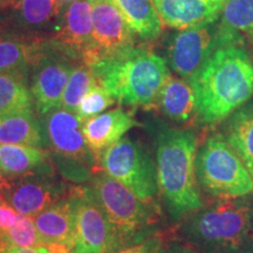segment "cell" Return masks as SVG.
I'll return each instance as SVG.
<instances>
[{
	"instance_id": "obj_10",
	"label": "cell",
	"mask_w": 253,
	"mask_h": 253,
	"mask_svg": "<svg viewBox=\"0 0 253 253\" xmlns=\"http://www.w3.org/2000/svg\"><path fill=\"white\" fill-rule=\"evenodd\" d=\"M77 221L73 253H116L121 250L118 235L91 188H73Z\"/></svg>"
},
{
	"instance_id": "obj_37",
	"label": "cell",
	"mask_w": 253,
	"mask_h": 253,
	"mask_svg": "<svg viewBox=\"0 0 253 253\" xmlns=\"http://www.w3.org/2000/svg\"><path fill=\"white\" fill-rule=\"evenodd\" d=\"M56 1L60 2V4H61L62 6H67L69 4H72V2L78 1V0H56Z\"/></svg>"
},
{
	"instance_id": "obj_17",
	"label": "cell",
	"mask_w": 253,
	"mask_h": 253,
	"mask_svg": "<svg viewBox=\"0 0 253 253\" xmlns=\"http://www.w3.org/2000/svg\"><path fill=\"white\" fill-rule=\"evenodd\" d=\"M138 126L140 123L131 112L115 108L87 120L84 123V135L91 154L99 161L104 150L121 140L128 130Z\"/></svg>"
},
{
	"instance_id": "obj_4",
	"label": "cell",
	"mask_w": 253,
	"mask_h": 253,
	"mask_svg": "<svg viewBox=\"0 0 253 253\" xmlns=\"http://www.w3.org/2000/svg\"><path fill=\"white\" fill-rule=\"evenodd\" d=\"M182 233L204 253H253V194L203 207L185 218Z\"/></svg>"
},
{
	"instance_id": "obj_25",
	"label": "cell",
	"mask_w": 253,
	"mask_h": 253,
	"mask_svg": "<svg viewBox=\"0 0 253 253\" xmlns=\"http://www.w3.org/2000/svg\"><path fill=\"white\" fill-rule=\"evenodd\" d=\"M33 102L26 78L0 73V122L14 114L33 109Z\"/></svg>"
},
{
	"instance_id": "obj_19",
	"label": "cell",
	"mask_w": 253,
	"mask_h": 253,
	"mask_svg": "<svg viewBox=\"0 0 253 253\" xmlns=\"http://www.w3.org/2000/svg\"><path fill=\"white\" fill-rule=\"evenodd\" d=\"M220 134L253 179V101L243 104L221 122Z\"/></svg>"
},
{
	"instance_id": "obj_22",
	"label": "cell",
	"mask_w": 253,
	"mask_h": 253,
	"mask_svg": "<svg viewBox=\"0 0 253 253\" xmlns=\"http://www.w3.org/2000/svg\"><path fill=\"white\" fill-rule=\"evenodd\" d=\"M119 9L135 36L154 41L162 33L161 21L153 0H109Z\"/></svg>"
},
{
	"instance_id": "obj_18",
	"label": "cell",
	"mask_w": 253,
	"mask_h": 253,
	"mask_svg": "<svg viewBox=\"0 0 253 253\" xmlns=\"http://www.w3.org/2000/svg\"><path fill=\"white\" fill-rule=\"evenodd\" d=\"M56 0H17L11 7V23L17 30L38 36L56 33L62 12Z\"/></svg>"
},
{
	"instance_id": "obj_38",
	"label": "cell",
	"mask_w": 253,
	"mask_h": 253,
	"mask_svg": "<svg viewBox=\"0 0 253 253\" xmlns=\"http://www.w3.org/2000/svg\"><path fill=\"white\" fill-rule=\"evenodd\" d=\"M216 1H220V2H223V1H224V0H216Z\"/></svg>"
},
{
	"instance_id": "obj_6",
	"label": "cell",
	"mask_w": 253,
	"mask_h": 253,
	"mask_svg": "<svg viewBox=\"0 0 253 253\" xmlns=\"http://www.w3.org/2000/svg\"><path fill=\"white\" fill-rule=\"evenodd\" d=\"M91 191L109 218L121 250L153 236L150 233L156 224L153 203L141 201L121 182L104 171L94 176Z\"/></svg>"
},
{
	"instance_id": "obj_12",
	"label": "cell",
	"mask_w": 253,
	"mask_h": 253,
	"mask_svg": "<svg viewBox=\"0 0 253 253\" xmlns=\"http://www.w3.org/2000/svg\"><path fill=\"white\" fill-rule=\"evenodd\" d=\"M40 122L46 145L52 148L55 156L84 167L96 161L86 143L84 121L77 113L59 107L42 115Z\"/></svg>"
},
{
	"instance_id": "obj_14",
	"label": "cell",
	"mask_w": 253,
	"mask_h": 253,
	"mask_svg": "<svg viewBox=\"0 0 253 253\" xmlns=\"http://www.w3.org/2000/svg\"><path fill=\"white\" fill-rule=\"evenodd\" d=\"M77 221V201L71 190L69 196L61 198L34 218L37 230L43 245L61 253H73Z\"/></svg>"
},
{
	"instance_id": "obj_5",
	"label": "cell",
	"mask_w": 253,
	"mask_h": 253,
	"mask_svg": "<svg viewBox=\"0 0 253 253\" xmlns=\"http://www.w3.org/2000/svg\"><path fill=\"white\" fill-rule=\"evenodd\" d=\"M195 172L199 189L216 201L253 194L251 175L220 131L198 147Z\"/></svg>"
},
{
	"instance_id": "obj_2",
	"label": "cell",
	"mask_w": 253,
	"mask_h": 253,
	"mask_svg": "<svg viewBox=\"0 0 253 253\" xmlns=\"http://www.w3.org/2000/svg\"><path fill=\"white\" fill-rule=\"evenodd\" d=\"M154 132L158 192L170 217L181 220L204 207L195 172L197 134L163 122Z\"/></svg>"
},
{
	"instance_id": "obj_28",
	"label": "cell",
	"mask_w": 253,
	"mask_h": 253,
	"mask_svg": "<svg viewBox=\"0 0 253 253\" xmlns=\"http://www.w3.org/2000/svg\"><path fill=\"white\" fill-rule=\"evenodd\" d=\"M0 237L9 248H33L45 246L38 232L36 223L32 217L21 216L9 229L1 231Z\"/></svg>"
},
{
	"instance_id": "obj_26",
	"label": "cell",
	"mask_w": 253,
	"mask_h": 253,
	"mask_svg": "<svg viewBox=\"0 0 253 253\" xmlns=\"http://www.w3.org/2000/svg\"><path fill=\"white\" fill-rule=\"evenodd\" d=\"M219 21L245 45L253 46V0H224Z\"/></svg>"
},
{
	"instance_id": "obj_33",
	"label": "cell",
	"mask_w": 253,
	"mask_h": 253,
	"mask_svg": "<svg viewBox=\"0 0 253 253\" xmlns=\"http://www.w3.org/2000/svg\"><path fill=\"white\" fill-rule=\"evenodd\" d=\"M8 178L9 177L0 172V201H4V199L6 201V195H7L8 190L12 185V182Z\"/></svg>"
},
{
	"instance_id": "obj_20",
	"label": "cell",
	"mask_w": 253,
	"mask_h": 253,
	"mask_svg": "<svg viewBox=\"0 0 253 253\" xmlns=\"http://www.w3.org/2000/svg\"><path fill=\"white\" fill-rule=\"evenodd\" d=\"M157 107L168 119L179 125H188L192 120H197L196 97L191 84L172 74L161 90Z\"/></svg>"
},
{
	"instance_id": "obj_29",
	"label": "cell",
	"mask_w": 253,
	"mask_h": 253,
	"mask_svg": "<svg viewBox=\"0 0 253 253\" xmlns=\"http://www.w3.org/2000/svg\"><path fill=\"white\" fill-rule=\"evenodd\" d=\"M114 103H115V99L112 96V94L101 84H96L82 100L77 110V114L86 122L87 120L94 118L99 114H102Z\"/></svg>"
},
{
	"instance_id": "obj_24",
	"label": "cell",
	"mask_w": 253,
	"mask_h": 253,
	"mask_svg": "<svg viewBox=\"0 0 253 253\" xmlns=\"http://www.w3.org/2000/svg\"><path fill=\"white\" fill-rule=\"evenodd\" d=\"M48 158L49 154L42 148L0 143V172L9 178L36 171Z\"/></svg>"
},
{
	"instance_id": "obj_35",
	"label": "cell",
	"mask_w": 253,
	"mask_h": 253,
	"mask_svg": "<svg viewBox=\"0 0 253 253\" xmlns=\"http://www.w3.org/2000/svg\"><path fill=\"white\" fill-rule=\"evenodd\" d=\"M9 246L4 242V239L0 237V253H8Z\"/></svg>"
},
{
	"instance_id": "obj_9",
	"label": "cell",
	"mask_w": 253,
	"mask_h": 253,
	"mask_svg": "<svg viewBox=\"0 0 253 253\" xmlns=\"http://www.w3.org/2000/svg\"><path fill=\"white\" fill-rule=\"evenodd\" d=\"M107 175L118 179L145 203H153L158 192L156 163L145 148L131 138H121L101 154Z\"/></svg>"
},
{
	"instance_id": "obj_16",
	"label": "cell",
	"mask_w": 253,
	"mask_h": 253,
	"mask_svg": "<svg viewBox=\"0 0 253 253\" xmlns=\"http://www.w3.org/2000/svg\"><path fill=\"white\" fill-rule=\"evenodd\" d=\"M93 5L94 0H78L65 6L54 37L80 61L91 43Z\"/></svg>"
},
{
	"instance_id": "obj_23",
	"label": "cell",
	"mask_w": 253,
	"mask_h": 253,
	"mask_svg": "<svg viewBox=\"0 0 253 253\" xmlns=\"http://www.w3.org/2000/svg\"><path fill=\"white\" fill-rule=\"evenodd\" d=\"M0 143L42 148L46 145L41 122L33 109L14 114L0 122Z\"/></svg>"
},
{
	"instance_id": "obj_8",
	"label": "cell",
	"mask_w": 253,
	"mask_h": 253,
	"mask_svg": "<svg viewBox=\"0 0 253 253\" xmlns=\"http://www.w3.org/2000/svg\"><path fill=\"white\" fill-rule=\"evenodd\" d=\"M81 62L54 39H41L31 67V94L41 116L61 107L63 91L73 69Z\"/></svg>"
},
{
	"instance_id": "obj_32",
	"label": "cell",
	"mask_w": 253,
	"mask_h": 253,
	"mask_svg": "<svg viewBox=\"0 0 253 253\" xmlns=\"http://www.w3.org/2000/svg\"><path fill=\"white\" fill-rule=\"evenodd\" d=\"M8 253H61L49 246H33V248H9Z\"/></svg>"
},
{
	"instance_id": "obj_15",
	"label": "cell",
	"mask_w": 253,
	"mask_h": 253,
	"mask_svg": "<svg viewBox=\"0 0 253 253\" xmlns=\"http://www.w3.org/2000/svg\"><path fill=\"white\" fill-rule=\"evenodd\" d=\"M163 26L175 30L218 20L223 2L216 0H153Z\"/></svg>"
},
{
	"instance_id": "obj_13",
	"label": "cell",
	"mask_w": 253,
	"mask_h": 253,
	"mask_svg": "<svg viewBox=\"0 0 253 253\" xmlns=\"http://www.w3.org/2000/svg\"><path fill=\"white\" fill-rule=\"evenodd\" d=\"M63 184L56 181L52 169L43 164L36 171L17 177L6 201L21 216L36 217L62 198Z\"/></svg>"
},
{
	"instance_id": "obj_3",
	"label": "cell",
	"mask_w": 253,
	"mask_h": 253,
	"mask_svg": "<svg viewBox=\"0 0 253 253\" xmlns=\"http://www.w3.org/2000/svg\"><path fill=\"white\" fill-rule=\"evenodd\" d=\"M96 82L122 106L155 109L171 75L166 59L144 47H131L89 66Z\"/></svg>"
},
{
	"instance_id": "obj_31",
	"label": "cell",
	"mask_w": 253,
	"mask_h": 253,
	"mask_svg": "<svg viewBox=\"0 0 253 253\" xmlns=\"http://www.w3.org/2000/svg\"><path fill=\"white\" fill-rule=\"evenodd\" d=\"M20 217L21 214L18 213L7 201H0V232L13 226Z\"/></svg>"
},
{
	"instance_id": "obj_1",
	"label": "cell",
	"mask_w": 253,
	"mask_h": 253,
	"mask_svg": "<svg viewBox=\"0 0 253 253\" xmlns=\"http://www.w3.org/2000/svg\"><path fill=\"white\" fill-rule=\"evenodd\" d=\"M189 84L197 121L205 126L221 123L253 96V61L248 48H219Z\"/></svg>"
},
{
	"instance_id": "obj_21",
	"label": "cell",
	"mask_w": 253,
	"mask_h": 253,
	"mask_svg": "<svg viewBox=\"0 0 253 253\" xmlns=\"http://www.w3.org/2000/svg\"><path fill=\"white\" fill-rule=\"evenodd\" d=\"M40 38H26L0 32V73L26 78L36 58Z\"/></svg>"
},
{
	"instance_id": "obj_36",
	"label": "cell",
	"mask_w": 253,
	"mask_h": 253,
	"mask_svg": "<svg viewBox=\"0 0 253 253\" xmlns=\"http://www.w3.org/2000/svg\"><path fill=\"white\" fill-rule=\"evenodd\" d=\"M168 253H192L186 251L185 249H179V248H172V249H168Z\"/></svg>"
},
{
	"instance_id": "obj_30",
	"label": "cell",
	"mask_w": 253,
	"mask_h": 253,
	"mask_svg": "<svg viewBox=\"0 0 253 253\" xmlns=\"http://www.w3.org/2000/svg\"><path fill=\"white\" fill-rule=\"evenodd\" d=\"M116 253H168V249L162 237L153 235L137 244L120 250Z\"/></svg>"
},
{
	"instance_id": "obj_11",
	"label": "cell",
	"mask_w": 253,
	"mask_h": 253,
	"mask_svg": "<svg viewBox=\"0 0 253 253\" xmlns=\"http://www.w3.org/2000/svg\"><path fill=\"white\" fill-rule=\"evenodd\" d=\"M135 34L109 0H94L91 43L81 62L87 66L134 47Z\"/></svg>"
},
{
	"instance_id": "obj_27",
	"label": "cell",
	"mask_w": 253,
	"mask_h": 253,
	"mask_svg": "<svg viewBox=\"0 0 253 253\" xmlns=\"http://www.w3.org/2000/svg\"><path fill=\"white\" fill-rule=\"evenodd\" d=\"M93 72L89 66L79 62L73 69L68 84L63 91L61 107L62 108L77 113V110L91 88L96 84Z\"/></svg>"
},
{
	"instance_id": "obj_34",
	"label": "cell",
	"mask_w": 253,
	"mask_h": 253,
	"mask_svg": "<svg viewBox=\"0 0 253 253\" xmlns=\"http://www.w3.org/2000/svg\"><path fill=\"white\" fill-rule=\"evenodd\" d=\"M15 2H17V0H0V9L11 8Z\"/></svg>"
},
{
	"instance_id": "obj_7",
	"label": "cell",
	"mask_w": 253,
	"mask_h": 253,
	"mask_svg": "<svg viewBox=\"0 0 253 253\" xmlns=\"http://www.w3.org/2000/svg\"><path fill=\"white\" fill-rule=\"evenodd\" d=\"M238 46L243 40L218 20L202 26L176 30L167 41L166 61L177 77L190 82L219 48Z\"/></svg>"
}]
</instances>
